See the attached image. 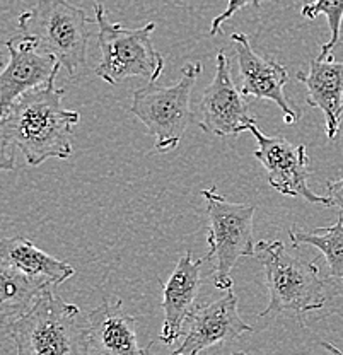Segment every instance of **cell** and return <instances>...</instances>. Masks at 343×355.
<instances>
[{"instance_id":"6da1fadb","label":"cell","mask_w":343,"mask_h":355,"mask_svg":"<svg viewBox=\"0 0 343 355\" xmlns=\"http://www.w3.org/2000/svg\"><path fill=\"white\" fill-rule=\"evenodd\" d=\"M64 96L65 89L55 87L53 79L21 96L0 120L29 166H39L53 157L67 159L72 154L70 137L80 114L62 106Z\"/></svg>"},{"instance_id":"7a4b0ae2","label":"cell","mask_w":343,"mask_h":355,"mask_svg":"<svg viewBox=\"0 0 343 355\" xmlns=\"http://www.w3.org/2000/svg\"><path fill=\"white\" fill-rule=\"evenodd\" d=\"M16 355H91L86 318L76 304L46 288L21 318L6 327Z\"/></svg>"},{"instance_id":"3957f363","label":"cell","mask_w":343,"mask_h":355,"mask_svg":"<svg viewBox=\"0 0 343 355\" xmlns=\"http://www.w3.org/2000/svg\"><path fill=\"white\" fill-rule=\"evenodd\" d=\"M256 257L265 270V284L270 302L260 313L261 318L280 313H294L297 318L324 308V282L318 265L302 260L285 248L282 241H258Z\"/></svg>"},{"instance_id":"277c9868","label":"cell","mask_w":343,"mask_h":355,"mask_svg":"<svg viewBox=\"0 0 343 355\" xmlns=\"http://www.w3.org/2000/svg\"><path fill=\"white\" fill-rule=\"evenodd\" d=\"M87 12L69 0H36L17 19L19 35L33 40L39 50L53 55L70 76L86 64L92 36Z\"/></svg>"},{"instance_id":"5b68a950","label":"cell","mask_w":343,"mask_h":355,"mask_svg":"<svg viewBox=\"0 0 343 355\" xmlns=\"http://www.w3.org/2000/svg\"><path fill=\"white\" fill-rule=\"evenodd\" d=\"M94 14L101 50L96 76L108 84H120L130 77H147L149 83H157L166 64L152 44L156 22H149L139 29L113 24L106 17V9L101 2L94 3Z\"/></svg>"},{"instance_id":"8992f818","label":"cell","mask_w":343,"mask_h":355,"mask_svg":"<svg viewBox=\"0 0 343 355\" xmlns=\"http://www.w3.org/2000/svg\"><path fill=\"white\" fill-rule=\"evenodd\" d=\"M200 73V62L186 64L182 77L173 86L162 87L157 83H149L134 92L130 113L146 125L150 135L156 137V153L175 150L186 128L197 120L191 110V91Z\"/></svg>"},{"instance_id":"52a82bcc","label":"cell","mask_w":343,"mask_h":355,"mask_svg":"<svg viewBox=\"0 0 343 355\" xmlns=\"http://www.w3.org/2000/svg\"><path fill=\"white\" fill-rule=\"evenodd\" d=\"M209 216V251L202 260H213V284L220 291L234 286L231 272L241 258L256 257L253 244V219L256 205L232 203L217 191L216 187L202 190Z\"/></svg>"},{"instance_id":"ba28073f","label":"cell","mask_w":343,"mask_h":355,"mask_svg":"<svg viewBox=\"0 0 343 355\" xmlns=\"http://www.w3.org/2000/svg\"><path fill=\"white\" fill-rule=\"evenodd\" d=\"M197 123L205 133L217 137L239 135L256 125L249 116V99L232 80L231 62L224 50L217 53L216 76L202 94Z\"/></svg>"},{"instance_id":"9c48e42d","label":"cell","mask_w":343,"mask_h":355,"mask_svg":"<svg viewBox=\"0 0 343 355\" xmlns=\"http://www.w3.org/2000/svg\"><path fill=\"white\" fill-rule=\"evenodd\" d=\"M249 132L256 139L258 149L253 153V157L261 162L268 173V184L287 197H301L309 203H321L330 207L328 197H321L309 188L308 180L311 176L309 171V157L306 153V146H292L285 137H268L260 132L256 125H252Z\"/></svg>"},{"instance_id":"30bf717a","label":"cell","mask_w":343,"mask_h":355,"mask_svg":"<svg viewBox=\"0 0 343 355\" xmlns=\"http://www.w3.org/2000/svg\"><path fill=\"white\" fill-rule=\"evenodd\" d=\"M236 60L241 76V92L248 99H268L282 110L287 125L297 123L301 110L289 101L283 87L289 83V72L274 58L261 57L253 50L252 42L243 33L231 35Z\"/></svg>"},{"instance_id":"8fae6325","label":"cell","mask_w":343,"mask_h":355,"mask_svg":"<svg viewBox=\"0 0 343 355\" xmlns=\"http://www.w3.org/2000/svg\"><path fill=\"white\" fill-rule=\"evenodd\" d=\"M6 46L9 62L0 72V120L21 96L57 79L62 67L53 55L21 35L6 42Z\"/></svg>"},{"instance_id":"7c38bea8","label":"cell","mask_w":343,"mask_h":355,"mask_svg":"<svg viewBox=\"0 0 343 355\" xmlns=\"http://www.w3.org/2000/svg\"><path fill=\"white\" fill-rule=\"evenodd\" d=\"M253 331L238 311V295L227 291L217 301L197 306L183 330V342L173 355H198L217 343H227Z\"/></svg>"},{"instance_id":"4fadbf2b","label":"cell","mask_w":343,"mask_h":355,"mask_svg":"<svg viewBox=\"0 0 343 355\" xmlns=\"http://www.w3.org/2000/svg\"><path fill=\"white\" fill-rule=\"evenodd\" d=\"M205 261L193 260L191 251H186L178 260L168 282L162 286L161 308L164 309V323L159 342L171 345L182 338L188 318L197 309L198 292L202 287V265Z\"/></svg>"},{"instance_id":"5bb4252c","label":"cell","mask_w":343,"mask_h":355,"mask_svg":"<svg viewBox=\"0 0 343 355\" xmlns=\"http://www.w3.org/2000/svg\"><path fill=\"white\" fill-rule=\"evenodd\" d=\"M91 355H149L137 340V318L125 313L120 299H105L86 316Z\"/></svg>"},{"instance_id":"9a60e30c","label":"cell","mask_w":343,"mask_h":355,"mask_svg":"<svg viewBox=\"0 0 343 355\" xmlns=\"http://www.w3.org/2000/svg\"><path fill=\"white\" fill-rule=\"evenodd\" d=\"M296 77L308 91V105L324 114L328 139H337L343 114V62H335L333 55L318 57L308 72H297Z\"/></svg>"},{"instance_id":"2e32d148","label":"cell","mask_w":343,"mask_h":355,"mask_svg":"<svg viewBox=\"0 0 343 355\" xmlns=\"http://www.w3.org/2000/svg\"><path fill=\"white\" fill-rule=\"evenodd\" d=\"M0 260L48 287L60 286L76 273L72 265L42 251L24 236L0 239Z\"/></svg>"},{"instance_id":"e0dca14e","label":"cell","mask_w":343,"mask_h":355,"mask_svg":"<svg viewBox=\"0 0 343 355\" xmlns=\"http://www.w3.org/2000/svg\"><path fill=\"white\" fill-rule=\"evenodd\" d=\"M46 288H50L46 284L29 279L0 260V327H9L12 321L23 316Z\"/></svg>"},{"instance_id":"ac0fdd59","label":"cell","mask_w":343,"mask_h":355,"mask_svg":"<svg viewBox=\"0 0 343 355\" xmlns=\"http://www.w3.org/2000/svg\"><path fill=\"white\" fill-rule=\"evenodd\" d=\"M290 241L296 248L313 246L323 253L328 263V270L333 279L343 280V217L328 227H319L316 231H302L292 225L289 231Z\"/></svg>"},{"instance_id":"d6986e66","label":"cell","mask_w":343,"mask_h":355,"mask_svg":"<svg viewBox=\"0 0 343 355\" xmlns=\"http://www.w3.org/2000/svg\"><path fill=\"white\" fill-rule=\"evenodd\" d=\"M301 14L306 19H316L318 16H326L328 28L331 36L326 43L321 46L319 58H328L333 48L340 43L342 22H343V0H313V2L302 6Z\"/></svg>"},{"instance_id":"ffe728a7","label":"cell","mask_w":343,"mask_h":355,"mask_svg":"<svg viewBox=\"0 0 343 355\" xmlns=\"http://www.w3.org/2000/svg\"><path fill=\"white\" fill-rule=\"evenodd\" d=\"M261 2H263V0H229L227 9L224 10L220 16H217L216 19L212 21V24H210V35L212 36L219 35L220 29H222L224 22H226L227 19H231L234 14H238L239 10L245 9V7H254V9H260Z\"/></svg>"},{"instance_id":"44dd1931","label":"cell","mask_w":343,"mask_h":355,"mask_svg":"<svg viewBox=\"0 0 343 355\" xmlns=\"http://www.w3.org/2000/svg\"><path fill=\"white\" fill-rule=\"evenodd\" d=\"M16 166V154H14V144L7 137L3 130L2 123H0V173L2 171H12Z\"/></svg>"},{"instance_id":"7402d4cb","label":"cell","mask_w":343,"mask_h":355,"mask_svg":"<svg viewBox=\"0 0 343 355\" xmlns=\"http://www.w3.org/2000/svg\"><path fill=\"white\" fill-rule=\"evenodd\" d=\"M328 200H330V207L337 209L343 217V178L337 181H328Z\"/></svg>"},{"instance_id":"603a6c76","label":"cell","mask_w":343,"mask_h":355,"mask_svg":"<svg viewBox=\"0 0 343 355\" xmlns=\"http://www.w3.org/2000/svg\"><path fill=\"white\" fill-rule=\"evenodd\" d=\"M321 347H323V349H326L328 352H331L333 355H343L342 350L337 349V347H335V345H331L330 342H321Z\"/></svg>"},{"instance_id":"cb8c5ba5","label":"cell","mask_w":343,"mask_h":355,"mask_svg":"<svg viewBox=\"0 0 343 355\" xmlns=\"http://www.w3.org/2000/svg\"><path fill=\"white\" fill-rule=\"evenodd\" d=\"M6 55L2 53V50H0V72H2L3 69H6Z\"/></svg>"},{"instance_id":"d4e9b609","label":"cell","mask_w":343,"mask_h":355,"mask_svg":"<svg viewBox=\"0 0 343 355\" xmlns=\"http://www.w3.org/2000/svg\"><path fill=\"white\" fill-rule=\"evenodd\" d=\"M232 355H246L245 352H238V354H232Z\"/></svg>"}]
</instances>
